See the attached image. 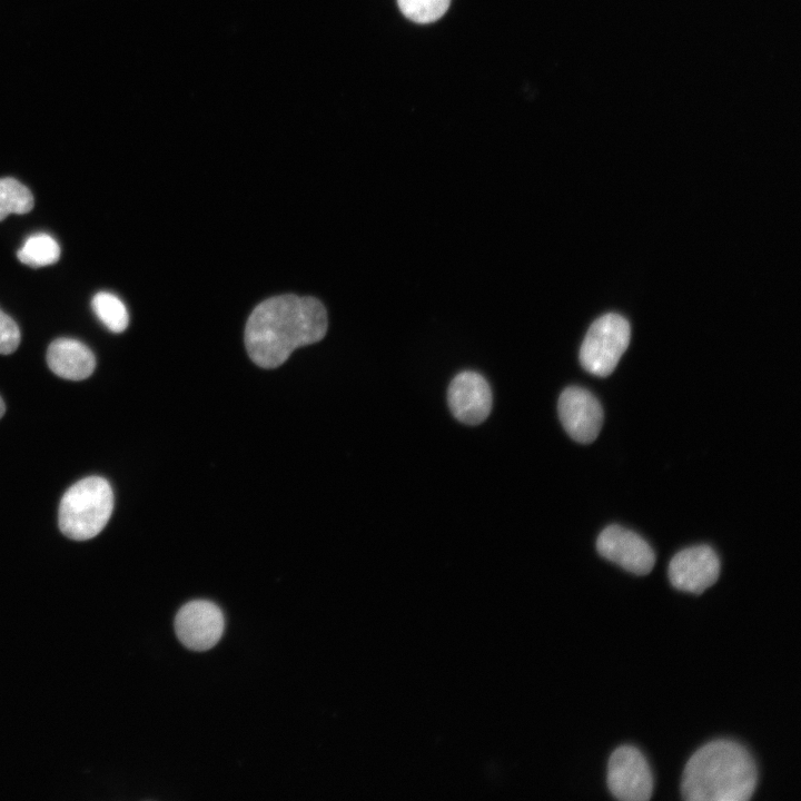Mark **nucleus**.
<instances>
[{
    "label": "nucleus",
    "instance_id": "9d476101",
    "mask_svg": "<svg viewBox=\"0 0 801 801\" xmlns=\"http://www.w3.org/2000/svg\"><path fill=\"white\" fill-rule=\"evenodd\" d=\"M447 402L455 418L467 425H478L491 413V387L481 374L465 370L451 382Z\"/></svg>",
    "mask_w": 801,
    "mask_h": 801
},
{
    "label": "nucleus",
    "instance_id": "423d86ee",
    "mask_svg": "<svg viewBox=\"0 0 801 801\" xmlns=\"http://www.w3.org/2000/svg\"><path fill=\"white\" fill-rule=\"evenodd\" d=\"M224 629L221 610L208 600H194L184 604L175 617L177 637L194 651L211 649L220 640Z\"/></svg>",
    "mask_w": 801,
    "mask_h": 801
},
{
    "label": "nucleus",
    "instance_id": "9b49d317",
    "mask_svg": "<svg viewBox=\"0 0 801 801\" xmlns=\"http://www.w3.org/2000/svg\"><path fill=\"white\" fill-rule=\"evenodd\" d=\"M49 368L59 377L81 380L89 377L96 367L91 349L73 338H58L47 350Z\"/></svg>",
    "mask_w": 801,
    "mask_h": 801
},
{
    "label": "nucleus",
    "instance_id": "2eb2a0df",
    "mask_svg": "<svg viewBox=\"0 0 801 801\" xmlns=\"http://www.w3.org/2000/svg\"><path fill=\"white\" fill-rule=\"evenodd\" d=\"M402 13L417 23L439 19L448 9L451 0H397Z\"/></svg>",
    "mask_w": 801,
    "mask_h": 801
},
{
    "label": "nucleus",
    "instance_id": "20e7f679",
    "mask_svg": "<svg viewBox=\"0 0 801 801\" xmlns=\"http://www.w3.org/2000/svg\"><path fill=\"white\" fill-rule=\"evenodd\" d=\"M629 322L621 315L609 313L590 326L580 349V362L592 375L605 377L616 367L630 344Z\"/></svg>",
    "mask_w": 801,
    "mask_h": 801
},
{
    "label": "nucleus",
    "instance_id": "4468645a",
    "mask_svg": "<svg viewBox=\"0 0 801 801\" xmlns=\"http://www.w3.org/2000/svg\"><path fill=\"white\" fill-rule=\"evenodd\" d=\"M33 207V196L28 187L14 178H0V221L10 214H27Z\"/></svg>",
    "mask_w": 801,
    "mask_h": 801
},
{
    "label": "nucleus",
    "instance_id": "dca6fc26",
    "mask_svg": "<svg viewBox=\"0 0 801 801\" xmlns=\"http://www.w3.org/2000/svg\"><path fill=\"white\" fill-rule=\"evenodd\" d=\"M20 344V330L16 322L0 309V354L13 353Z\"/></svg>",
    "mask_w": 801,
    "mask_h": 801
},
{
    "label": "nucleus",
    "instance_id": "f03ea898",
    "mask_svg": "<svg viewBox=\"0 0 801 801\" xmlns=\"http://www.w3.org/2000/svg\"><path fill=\"white\" fill-rule=\"evenodd\" d=\"M758 770L751 753L731 740H714L685 764L681 794L688 801H746L756 787Z\"/></svg>",
    "mask_w": 801,
    "mask_h": 801
},
{
    "label": "nucleus",
    "instance_id": "1a4fd4ad",
    "mask_svg": "<svg viewBox=\"0 0 801 801\" xmlns=\"http://www.w3.org/2000/svg\"><path fill=\"white\" fill-rule=\"evenodd\" d=\"M668 574L676 590L701 594L719 578L720 560L709 545L686 547L672 557Z\"/></svg>",
    "mask_w": 801,
    "mask_h": 801
},
{
    "label": "nucleus",
    "instance_id": "f3484780",
    "mask_svg": "<svg viewBox=\"0 0 801 801\" xmlns=\"http://www.w3.org/2000/svg\"><path fill=\"white\" fill-rule=\"evenodd\" d=\"M4 412H6V405L2 400V398L0 397V418L3 416Z\"/></svg>",
    "mask_w": 801,
    "mask_h": 801
},
{
    "label": "nucleus",
    "instance_id": "f8f14e48",
    "mask_svg": "<svg viewBox=\"0 0 801 801\" xmlns=\"http://www.w3.org/2000/svg\"><path fill=\"white\" fill-rule=\"evenodd\" d=\"M18 259L30 267H43L55 264L60 257L59 244L48 234L29 236L17 253Z\"/></svg>",
    "mask_w": 801,
    "mask_h": 801
},
{
    "label": "nucleus",
    "instance_id": "39448f33",
    "mask_svg": "<svg viewBox=\"0 0 801 801\" xmlns=\"http://www.w3.org/2000/svg\"><path fill=\"white\" fill-rule=\"evenodd\" d=\"M607 787L622 801H646L652 797L653 777L643 753L635 746L615 749L607 763Z\"/></svg>",
    "mask_w": 801,
    "mask_h": 801
},
{
    "label": "nucleus",
    "instance_id": "0eeeda50",
    "mask_svg": "<svg viewBox=\"0 0 801 801\" xmlns=\"http://www.w3.org/2000/svg\"><path fill=\"white\" fill-rule=\"evenodd\" d=\"M560 421L571 438L582 444L596 439L603 425V408L596 397L585 388H565L557 404Z\"/></svg>",
    "mask_w": 801,
    "mask_h": 801
},
{
    "label": "nucleus",
    "instance_id": "6e6552de",
    "mask_svg": "<svg viewBox=\"0 0 801 801\" xmlns=\"http://www.w3.org/2000/svg\"><path fill=\"white\" fill-rule=\"evenodd\" d=\"M601 556L636 575L649 574L655 554L649 543L633 531L613 524L605 527L596 540Z\"/></svg>",
    "mask_w": 801,
    "mask_h": 801
},
{
    "label": "nucleus",
    "instance_id": "f257e3e1",
    "mask_svg": "<svg viewBox=\"0 0 801 801\" xmlns=\"http://www.w3.org/2000/svg\"><path fill=\"white\" fill-rule=\"evenodd\" d=\"M326 332L327 314L318 299L280 295L253 310L245 328V345L256 365L276 368L296 348L319 342Z\"/></svg>",
    "mask_w": 801,
    "mask_h": 801
},
{
    "label": "nucleus",
    "instance_id": "ddd939ff",
    "mask_svg": "<svg viewBox=\"0 0 801 801\" xmlns=\"http://www.w3.org/2000/svg\"><path fill=\"white\" fill-rule=\"evenodd\" d=\"M91 307L99 320L111 332H123L129 323V315L125 304L113 294L97 293Z\"/></svg>",
    "mask_w": 801,
    "mask_h": 801
},
{
    "label": "nucleus",
    "instance_id": "7ed1b4c3",
    "mask_svg": "<svg viewBox=\"0 0 801 801\" xmlns=\"http://www.w3.org/2000/svg\"><path fill=\"white\" fill-rule=\"evenodd\" d=\"M113 510V493L100 476L82 478L63 494L58 513L61 533L75 541L98 535L107 525Z\"/></svg>",
    "mask_w": 801,
    "mask_h": 801
}]
</instances>
